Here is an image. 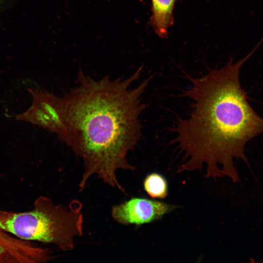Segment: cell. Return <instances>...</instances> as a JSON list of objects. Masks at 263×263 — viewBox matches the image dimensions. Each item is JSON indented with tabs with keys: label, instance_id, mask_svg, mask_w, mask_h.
Segmentation results:
<instances>
[{
	"label": "cell",
	"instance_id": "1",
	"mask_svg": "<svg viewBox=\"0 0 263 263\" xmlns=\"http://www.w3.org/2000/svg\"><path fill=\"white\" fill-rule=\"evenodd\" d=\"M143 65L129 77L95 80L80 70L77 84L58 97L62 126L58 139L80 158L84 170L78 187L85 188L93 175L125 192L116 176L118 169L133 171L127 156L140 140V117L147 105L141 96L152 77L134 88Z\"/></svg>",
	"mask_w": 263,
	"mask_h": 263
},
{
	"label": "cell",
	"instance_id": "2",
	"mask_svg": "<svg viewBox=\"0 0 263 263\" xmlns=\"http://www.w3.org/2000/svg\"><path fill=\"white\" fill-rule=\"evenodd\" d=\"M258 48L256 46L235 63L230 60L220 69H209L199 78L187 76L191 82L184 96L193 100L188 118H179L172 131L186 161L177 172L201 170L207 165V177L227 176L239 181L233 159L248 166L244 153L246 143L263 133V118L247 101L240 82L243 64Z\"/></svg>",
	"mask_w": 263,
	"mask_h": 263
},
{
	"label": "cell",
	"instance_id": "3",
	"mask_svg": "<svg viewBox=\"0 0 263 263\" xmlns=\"http://www.w3.org/2000/svg\"><path fill=\"white\" fill-rule=\"evenodd\" d=\"M82 208L78 200L64 207L43 198L33 210L1 215L0 230L22 239L53 244L69 251L74 248V238L83 235Z\"/></svg>",
	"mask_w": 263,
	"mask_h": 263
},
{
	"label": "cell",
	"instance_id": "4",
	"mask_svg": "<svg viewBox=\"0 0 263 263\" xmlns=\"http://www.w3.org/2000/svg\"><path fill=\"white\" fill-rule=\"evenodd\" d=\"M178 206L146 198L133 197L113 206L112 216L123 225H141L162 219Z\"/></svg>",
	"mask_w": 263,
	"mask_h": 263
},
{
	"label": "cell",
	"instance_id": "5",
	"mask_svg": "<svg viewBox=\"0 0 263 263\" xmlns=\"http://www.w3.org/2000/svg\"><path fill=\"white\" fill-rule=\"evenodd\" d=\"M177 0H151V15L149 24L157 36L167 38L169 28L174 22L173 10Z\"/></svg>",
	"mask_w": 263,
	"mask_h": 263
},
{
	"label": "cell",
	"instance_id": "6",
	"mask_svg": "<svg viewBox=\"0 0 263 263\" xmlns=\"http://www.w3.org/2000/svg\"><path fill=\"white\" fill-rule=\"evenodd\" d=\"M16 118L56 133V126L51 118L41 107L35 103L32 102L27 110L17 115Z\"/></svg>",
	"mask_w": 263,
	"mask_h": 263
},
{
	"label": "cell",
	"instance_id": "7",
	"mask_svg": "<svg viewBox=\"0 0 263 263\" xmlns=\"http://www.w3.org/2000/svg\"><path fill=\"white\" fill-rule=\"evenodd\" d=\"M144 189L153 199H164L168 194V182L162 175L156 172L146 176L143 182Z\"/></svg>",
	"mask_w": 263,
	"mask_h": 263
},
{
	"label": "cell",
	"instance_id": "8",
	"mask_svg": "<svg viewBox=\"0 0 263 263\" xmlns=\"http://www.w3.org/2000/svg\"><path fill=\"white\" fill-rule=\"evenodd\" d=\"M17 0H0V14L11 7Z\"/></svg>",
	"mask_w": 263,
	"mask_h": 263
}]
</instances>
